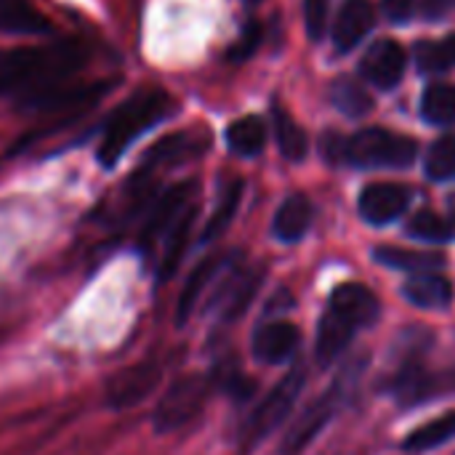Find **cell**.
Returning <instances> with one entry per match:
<instances>
[{
    "label": "cell",
    "instance_id": "1",
    "mask_svg": "<svg viewBox=\"0 0 455 455\" xmlns=\"http://www.w3.org/2000/svg\"><path fill=\"white\" fill-rule=\"evenodd\" d=\"M85 48L72 40L0 48V93L29 99L72 80L85 67Z\"/></svg>",
    "mask_w": 455,
    "mask_h": 455
},
{
    "label": "cell",
    "instance_id": "2",
    "mask_svg": "<svg viewBox=\"0 0 455 455\" xmlns=\"http://www.w3.org/2000/svg\"><path fill=\"white\" fill-rule=\"evenodd\" d=\"M171 96L163 88H141L133 96H128L109 117L104 125V136L99 141V163L104 168H112L125 149L144 136L152 125H157L168 112H171Z\"/></svg>",
    "mask_w": 455,
    "mask_h": 455
},
{
    "label": "cell",
    "instance_id": "3",
    "mask_svg": "<svg viewBox=\"0 0 455 455\" xmlns=\"http://www.w3.org/2000/svg\"><path fill=\"white\" fill-rule=\"evenodd\" d=\"M213 392V379L203 376V373H189L176 379L157 400L155 413H152V427L160 435L176 432L181 427H187L192 419L200 416V411L205 408L208 397Z\"/></svg>",
    "mask_w": 455,
    "mask_h": 455
},
{
    "label": "cell",
    "instance_id": "4",
    "mask_svg": "<svg viewBox=\"0 0 455 455\" xmlns=\"http://www.w3.org/2000/svg\"><path fill=\"white\" fill-rule=\"evenodd\" d=\"M416 155L419 144L411 136L384 128H365L347 139V163L357 168H408Z\"/></svg>",
    "mask_w": 455,
    "mask_h": 455
},
{
    "label": "cell",
    "instance_id": "5",
    "mask_svg": "<svg viewBox=\"0 0 455 455\" xmlns=\"http://www.w3.org/2000/svg\"><path fill=\"white\" fill-rule=\"evenodd\" d=\"M304 371L296 368L288 376H283L269 392L267 397L256 405V411L248 416V421L243 424V443L245 445H256L264 437H269L280 424H285V419L293 413V405L304 389Z\"/></svg>",
    "mask_w": 455,
    "mask_h": 455
},
{
    "label": "cell",
    "instance_id": "6",
    "mask_svg": "<svg viewBox=\"0 0 455 455\" xmlns=\"http://www.w3.org/2000/svg\"><path fill=\"white\" fill-rule=\"evenodd\" d=\"M192 200H195V181H179L171 189H165L160 197H155L147 208V216L139 232V245L144 251L157 245L168 235V229L181 219V213L189 205H195Z\"/></svg>",
    "mask_w": 455,
    "mask_h": 455
},
{
    "label": "cell",
    "instance_id": "7",
    "mask_svg": "<svg viewBox=\"0 0 455 455\" xmlns=\"http://www.w3.org/2000/svg\"><path fill=\"white\" fill-rule=\"evenodd\" d=\"M163 368L155 360H141L128 368H120L109 381H107V405L112 411H128L141 405L155 389L160 387Z\"/></svg>",
    "mask_w": 455,
    "mask_h": 455
},
{
    "label": "cell",
    "instance_id": "8",
    "mask_svg": "<svg viewBox=\"0 0 455 455\" xmlns=\"http://www.w3.org/2000/svg\"><path fill=\"white\" fill-rule=\"evenodd\" d=\"M405 51L397 40L392 37H381L376 40L363 61H360V69H363V77L379 88H395L400 80H403V72H405Z\"/></svg>",
    "mask_w": 455,
    "mask_h": 455
},
{
    "label": "cell",
    "instance_id": "9",
    "mask_svg": "<svg viewBox=\"0 0 455 455\" xmlns=\"http://www.w3.org/2000/svg\"><path fill=\"white\" fill-rule=\"evenodd\" d=\"M411 203V195L405 187L400 184H371L363 189L360 195V216L368 221V224H376V227H384L395 219H400L405 213Z\"/></svg>",
    "mask_w": 455,
    "mask_h": 455
},
{
    "label": "cell",
    "instance_id": "10",
    "mask_svg": "<svg viewBox=\"0 0 455 455\" xmlns=\"http://www.w3.org/2000/svg\"><path fill=\"white\" fill-rule=\"evenodd\" d=\"M299 344H301L299 328L285 320L267 323L253 333V355L259 363H267V365L288 363L296 355Z\"/></svg>",
    "mask_w": 455,
    "mask_h": 455
},
{
    "label": "cell",
    "instance_id": "11",
    "mask_svg": "<svg viewBox=\"0 0 455 455\" xmlns=\"http://www.w3.org/2000/svg\"><path fill=\"white\" fill-rule=\"evenodd\" d=\"M336 403H339V389H328V395H323L320 400H315L288 429L285 435V443H283V453L296 455L325 424L328 419L333 416L336 411Z\"/></svg>",
    "mask_w": 455,
    "mask_h": 455
},
{
    "label": "cell",
    "instance_id": "12",
    "mask_svg": "<svg viewBox=\"0 0 455 455\" xmlns=\"http://www.w3.org/2000/svg\"><path fill=\"white\" fill-rule=\"evenodd\" d=\"M216 283H219V288H216V293L211 299V307L224 320L240 317L248 309L253 293L259 291V277L251 275V272H232V275L219 277Z\"/></svg>",
    "mask_w": 455,
    "mask_h": 455
},
{
    "label": "cell",
    "instance_id": "13",
    "mask_svg": "<svg viewBox=\"0 0 455 455\" xmlns=\"http://www.w3.org/2000/svg\"><path fill=\"white\" fill-rule=\"evenodd\" d=\"M357 328H360L357 320H352L347 312H341V309L328 304V312L323 315L320 328H317V360L323 365L333 363L349 347V341L355 339Z\"/></svg>",
    "mask_w": 455,
    "mask_h": 455
},
{
    "label": "cell",
    "instance_id": "14",
    "mask_svg": "<svg viewBox=\"0 0 455 455\" xmlns=\"http://www.w3.org/2000/svg\"><path fill=\"white\" fill-rule=\"evenodd\" d=\"M224 267H227V259L211 256V259L200 261V264L189 272V277H187L184 285H181L179 301H176V323H179V325H184V323L189 320V315L197 309V304H200V299L205 296V291H208L211 285H216V280H219V275L224 272Z\"/></svg>",
    "mask_w": 455,
    "mask_h": 455
},
{
    "label": "cell",
    "instance_id": "15",
    "mask_svg": "<svg viewBox=\"0 0 455 455\" xmlns=\"http://www.w3.org/2000/svg\"><path fill=\"white\" fill-rule=\"evenodd\" d=\"M376 24L373 8L368 0H347L339 11V19L333 24V43L339 51H352Z\"/></svg>",
    "mask_w": 455,
    "mask_h": 455
},
{
    "label": "cell",
    "instance_id": "16",
    "mask_svg": "<svg viewBox=\"0 0 455 455\" xmlns=\"http://www.w3.org/2000/svg\"><path fill=\"white\" fill-rule=\"evenodd\" d=\"M195 219H197V205H189L181 219L168 229V235L160 240L163 243V253H160V280H168L176 275V269L181 267L187 251H189V243H192V229H195Z\"/></svg>",
    "mask_w": 455,
    "mask_h": 455
},
{
    "label": "cell",
    "instance_id": "17",
    "mask_svg": "<svg viewBox=\"0 0 455 455\" xmlns=\"http://www.w3.org/2000/svg\"><path fill=\"white\" fill-rule=\"evenodd\" d=\"M0 32L16 37H40L51 32V21L29 0H0Z\"/></svg>",
    "mask_w": 455,
    "mask_h": 455
},
{
    "label": "cell",
    "instance_id": "18",
    "mask_svg": "<svg viewBox=\"0 0 455 455\" xmlns=\"http://www.w3.org/2000/svg\"><path fill=\"white\" fill-rule=\"evenodd\" d=\"M403 296L419 309H445L453 301V285L437 272H421L403 285Z\"/></svg>",
    "mask_w": 455,
    "mask_h": 455
},
{
    "label": "cell",
    "instance_id": "19",
    "mask_svg": "<svg viewBox=\"0 0 455 455\" xmlns=\"http://www.w3.org/2000/svg\"><path fill=\"white\" fill-rule=\"evenodd\" d=\"M312 224V203L304 195H291L275 213L272 232L280 243H299Z\"/></svg>",
    "mask_w": 455,
    "mask_h": 455
},
{
    "label": "cell",
    "instance_id": "20",
    "mask_svg": "<svg viewBox=\"0 0 455 455\" xmlns=\"http://www.w3.org/2000/svg\"><path fill=\"white\" fill-rule=\"evenodd\" d=\"M331 307L347 312V315H349L352 320H357L360 325L376 320V315H379V301H376V296H373L365 285H360V283H344V285H339V288L333 291V296H331Z\"/></svg>",
    "mask_w": 455,
    "mask_h": 455
},
{
    "label": "cell",
    "instance_id": "21",
    "mask_svg": "<svg viewBox=\"0 0 455 455\" xmlns=\"http://www.w3.org/2000/svg\"><path fill=\"white\" fill-rule=\"evenodd\" d=\"M267 144V125L256 115H245L227 128V147L240 157H256Z\"/></svg>",
    "mask_w": 455,
    "mask_h": 455
},
{
    "label": "cell",
    "instance_id": "22",
    "mask_svg": "<svg viewBox=\"0 0 455 455\" xmlns=\"http://www.w3.org/2000/svg\"><path fill=\"white\" fill-rule=\"evenodd\" d=\"M376 261L392 269H403V272H437L445 264L443 253H432V251H405V248H376Z\"/></svg>",
    "mask_w": 455,
    "mask_h": 455
},
{
    "label": "cell",
    "instance_id": "23",
    "mask_svg": "<svg viewBox=\"0 0 455 455\" xmlns=\"http://www.w3.org/2000/svg\"><path fill=\"white\" fill-rule=\"evenodd\" d=\"M240 197H243V181H232V184L224 189V195L219 197L216 211H213L211 219L205 221V229H203V235H200L203 243H213L216 237H221V235L229 229V224L235 221Z\"/></svg>",
    "mask_w": 455,
    "mask_h": 455
},
{
    "label": "cell",
    "instance_id": "24",
    "mask_svg": "<svg viewBox=\"0 0 455 455\" xmlns=\"http://www.w3.org/2000/svg\"><path fill=\"white\" fill-rule=\"evenodd\" d=\"M331 99L349 117H363L373 109V96L355 77H339L331 88Z\"/></svg>",
    "mask_w": 455,
    "mask_h": 455
},
{
    "label": "cell",
    "instance_id": "25",
    "mask_svg": "<svg viewBox=\"0 0 455 455\" xmlns=\"http://www.w3.org/2000/svg\"><path fill=\"white\" fill-rule=\"evenodd\" d=\"M272 115H275V136H277L280 152L288 160H293V163L304 160L307 149H309V141H307V133L301 131V125L285 109H280V107H275Z\"/></svg>",
    "mask_w": 455,
    "mask_h": 455
},
{
    "label": "cell",
    "instance_id": "26",
    "mask_svg": "<svg viewBox=\"0 0 455 455\" xmlns=\"http://www.w3.org/2000/svg\"><path fill=\"white\" fill-rule=\"evenodd\" d=\"M421 115L432 125H455V85L435 83L424 91Z\"/></svg>",
    "mask_w": 455,
    "mask_h": 455
},
{
    "label": "cell",
    "instance_id": "27",
    "mask_svg": "<svg viewBox=\"0 0 455 455\" xmlns=\"http://www.w3.org/2000/svg\"><path fill=\"white\" fill-rule=\"evenodd\" d=\"M416 61L421 72H448L455 64V32L443 40H421L416 45Z\"/></svg>",
    "mask_w": 455,
    "mask_h": 455
},
{
    "label": "cell",
    "instance_id": "28",
    "mask_svg": "<svg viewBox=\"0 0 455 455\" xmlns=\"http://www.w3.org/2000/svg\"><path fill=\"white\" fill-rule=\"evenodd\" d=\"M455 437V411L424 424L421 429H416L408 440H405V448L408 451H416V453H424V451H432V448H440L445 445L448 440Z\"/></svg>",
    "mask_w": 455,
    "mask_h": 455
},
{
    "label": "cell",
    "instance_id": "29",
    "mask_svg": "<svg viewBox=\"0 0 455 455\" xmlns=\"http://www.w3.org/2000/svg\"><path fill=\"white\" fill-rule=\"evenodd\" d=\"M427 176L435 181L455 179V133L437 139L427 152Z\"/></svg>",
    "mask_w": 455,
    "mask_h": 455
},
{
    "label": "cell",
    "instance_id": "30",
    "mask_svg": "<svg viewBox=\"0 0 455 455\" xmlns=\"http://www.w3.org/2000/svg\"><path fill=\"white\" fill-rule=\"evenodd\" d=\"M408 235L421 243H448L453 237V227L443 216L432 211H421L408 221Z\"/></svg>",
    "mask_w": 455,
    "mask_h": 455
},
{
    "label": "cell",
    "instance_id": "31",
    "mask_svg": "<svg viewBox=\"0 0 455 455\" xmlns=\"http://www.w3.org/2000/svg\"><path fill=\"white\" fill-rule=\"evenodd\" d=\"M304 21L309 40H323L328 29V0H304Z\"/></svg>",
    "mask_w": 455,
    "mask_h": 455
},
{
    "label": "cell",
    "instance_id": "32",
    "mask_svg": "<svg viewBox=\"0 0 455 455\" xmlns=\"http://www.w3.org/2000/svg\"><path fill=\"white\" fill-rule=\"evenodd\" d=\"M323 157L333 165L347 163V139H341L339 133H325L323 136Z\"/></svg>",
    "mask_w": 455,
    "mask_h": 455
},
{
    "label": "cell",
    "instance_id": "33",
    "mask_svg": "<svg viewBox=\"0 0 455 455\" xmlns=\"http://www.w3.org/2000/svg\"><path fill=\"white\" fill-rule=\"evenodd\" d=\"M384 13L389 21L405 24L413 16V0H384Z\"/></svg>",
    "mask_w": 455,
    "mask_h": 455
},
{
    "label": "cell",
    "instance_id": "34",
    "mask_svg": "<svg viewBox=\"0 0 455 455\" xmlns=\"http://www.w3.org/2000/svg\"><path fill=\"white\" fill-rule=\"evenodd\" d=\"M453 8H455V0H421V13H424L429 21L448 16Z\"/></svg>",
    "mask_w": 455,
    "mask_h": 455
},
{
    "label": "cell",
    "instance_id": "35",
    "mask_svg": "<svg viewBox=\"0 0 455 455\" xmlns=\"http://www.w3.org/2000/svg\"><path fill=\"white\" fill-rule=\"evenodd\" d=\"M259 40H261V32H259V27L253 24V27L248 29V35L243 37L240 48H235V51H232V59H245V56H251V51L259 45Z\"/></svg>",
    "mask_w": 455,
    "mask_h": 455
},
{
    "label": "cell",
    "instance_id": "36",
    "mask_svg": "<svg viewBox=\"0 0 455 455\" xmlns=\"http://www.w3.org/2000/svg\"><path fill=\"white\" fill-rule=\"evenodd\" d=\"M448 208H451V227H453L455 232V192L451 195V200H448Z\"/></svg>",
    "mask_w": 455,
    "mask_h": 455
}]
</instances>
